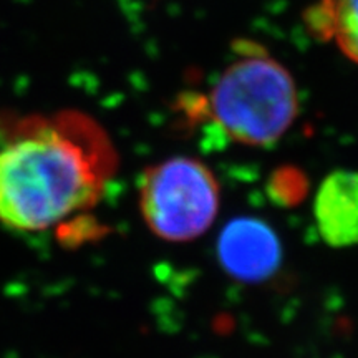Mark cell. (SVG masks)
Here are the masks:
<instances>
[{
	"label": "cell",
	"mask_w": 358,
	"mask_h": 358,
	"mask_svg": "<svg viewBox=\"0 0 358 358\" xmlns=\"http://www.w3.org/2000/svg\"><path fill=\"white\" fill-rule=\"evenodd\" d=\"M0 222L43 231L100 201L118 155L100 124L80 111L2 120Z\"/></svg>",
	"instance_id": "obj_1"
},
{
	"label": "cell",
	"mask_w": 358,
	"mask_h": 358,
	"mask_svg": "<svg viewBox=\"0 0 358 358\" xmlns=\"http://www.w3.org/2000/svg\"><path fill=\"white\" fill-rule=\"evenodd\" d=\"M209 111L232 141L252 148L271 146L297 118V85L275 58L245 55L217 78L209 95Z\"/></svg>",
	"instance_id": "obj_2"
},
{
	"label": "cell",
	"mask_w": 358,
	"mask_h": 358,
	"mask_svg": "<svg viewBox=\"0 0 358 358\" xmlns=\"http://www.w3.org/2000/svg\"><path fill=\"white\" fill-rule=\"evenodd\" d=\"M138 206L146 227L158 239L191 243L216 221L221 187L203 161L173 156L143 173Z\"/></svg>",
	"instance_id": "obj_3"
},
{
	"label": "cell",
	"mask_w": 358,
	"mask_h": 358,
	"mask_svg": "<svg viewBox=\"0 0 358 358\" xmlns=\"http://www.w3.org/2000/svg\"><path fill=\"white\" fill-rule=\"evenodd\" d=\"M219 266L231 279L259 284L271 279L282 262V244L266 221L252 216L231 219L216 243Z\"/></svg>",
	"instance_id": "obj_4"
},
{
	"label": "cell",
	"mask_w": 358,
	"mask_h": 358,
	"mask_svg": "<svg viewBox=\"0 0 358 358\" xmlns=\"http://www.w3.org/2000/svg\"><path fill=\"white\" fill-rule=\"evenodd\" d=\"M313 219L330 248L358 245V171L337 169L327 174L313 199Z\"/></svg>",
	"instance_id": "obj_5"
},
{
	"label": "cell",
	"mask_w": 358,
	"mask_h": 358,
	"mask_svg": "<svg viewBox=\"0 0 358 358\" xmlns=\"http://www.w3.org/2000/svg\"><path fill=\"white\" fill-rule=\"evenodd\" d=\"M358 65V0H330V40Z\"/></svg>",
	"instance_id": "obj_6"
},
{
	"label": "cell",
	"mask_w": 358,
	"mask_h": 358,
	"mask_svg": "<svg viewBox=\"0 0 358 358\" xmlns=\"http://www.w3.org/2000/svg\"><path fill=\"white\" fill-rule=\"evenodd\" d=\"M307 176L295 166H282L272 173L267 182V192L275 204L297 206L307 196Z\"/></svg>",
	"instance_id": "obj_7"
}]
</instances>
